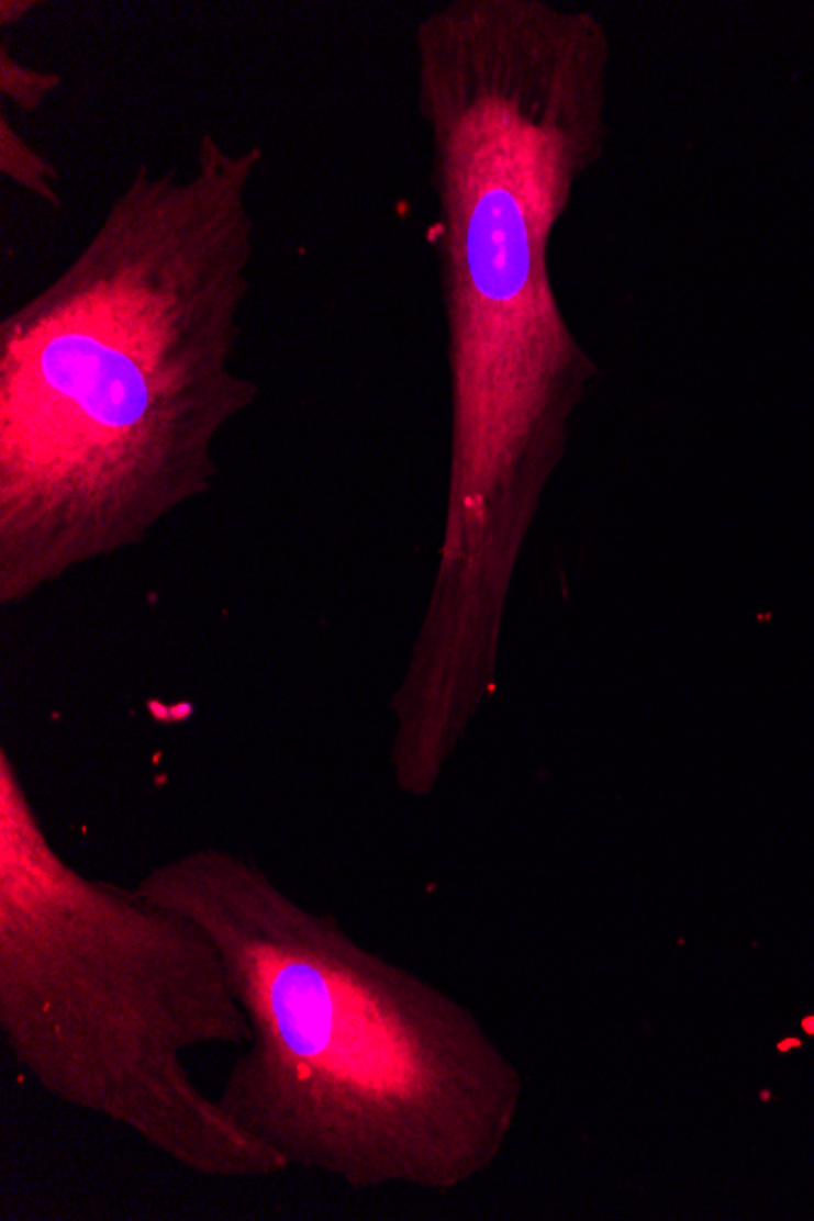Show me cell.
Here are the masks:
<instances>
[{
  "label": "cell",
  "mask_w": 814,
  "mask_h": 1221,
  "mask_svg": "<svg viewBox=\"0 0 814 1221\" xmlns=\"http://www.w3.org/2000/svg\"><path fill=\"white\" fill-rule=\"evenodd\" d=\"M610 35L586 8L449 0L417 22L434 251L451 379L439 635L503 629L512 573L598 376L556 298L549 249L607 139Z\"/></svg>",
  "instance_id": "obj_1"
},
{
  "label": "cell",
  "mask_w": 814,
  "mask_h": 1221,
  "mask_svg": "<svg viewBox=\"0 0 814 1221\" xmlns=\"http://www.w3.org/2000/svg\"><path fill=\"white\" fill-rule=\"evenodd\" d=\"M264 149L140 164L64 269L0 320V605L147 541L213 491L259 397L234 369Z\"/></svg>",
  "instance_id": "obj_2"
},
{
  "label": "cell",
  "mask_w": 814,
  "mask_h": 1221,
  "mask_svg": "<svg viewBox=\"0 0 814 1221\" xmlns=\"http://www.w3.org/2000/svg\"><path fill=\"white\" fill-rule=\"evenodd\" d=\"M286 1046L356 1090L386 1093L410 1080L403 1043L342 981L298 961L271 968L266 983Z\"/></svg>",
  "instance_id": "obj_3"
},
{
  "label": "cell",
  "mask_w": 814,
  "mask_h": 1221,
  "mask_svg": "<svg viewBox=\"0 0 814 1221\" xmlns=\"http://www.w3.org/2000/svg\"><path fill=\"white\" fill-rule=\"evenodd\" d=\"M0 173L52 210L62 208V173L20 130L0 113Z\"/></svg>",
  "instance_id": "obj_4"
},
{
  "label": "cell",
  "mask_w": 814,
  "mask_h": 1221,
  "mask_svg": "<svg viewBox=\"0 0 814 1221\" xmlns=\"http://www.w3.org/2000/svg\"><path fill=\"white\" fill-rule=\"evenodd\" d=\"M64 76L20 61L8 42H0V96L22 113H35L62 88Z\"/></svg>",
  "instance_id": "obj_5"
},
{
  "label": "cell",
  "mask_w": 814,
  "mask_h": 1221,
  "mask_svg": "<svg viewBox=\"0 0 814 1221\" xmlns=\"http://www.w3.org/2000/svg\"><path fill=\"white\" fill-rule=\"evenodd\" d=\"M37 5L35 0H0V27H10L13 22L32 15Z\"/></svg>",
  "instance_id": "obj_6"
},
{
  "label": "cell",
  "mask_w": 814,
  "mask_h": 1221,
  "mask_svg": "<svg viewBox=\"0 0 814 1221\" xmlns=\"http://www.w3.org/2000/svg\"><path fill=\"white\" fill-rule=\"evenodd\" d=\"M805 1029H807V1031H810V1034H814V1017H810V1019H805Z\"/></svg>",
  "instance_id": "obj_7"
},
{
  "label": "cell",
  "mask_w": 814,
  "mask_h": 1221,
  "mask_svg": "<svg viewBox=\"0 0 814 1221\" xmlns=\"http://www.w3.org/2000/svg\"><path fill=\"white\" fill-rule=\"evenodd\" d=\"M798 1043H800V1041H785V1043H780V1051H785V1049H790V1046H798Z\"/></svg>",
  "instance_id": "obj_8"
}]
</instances>
